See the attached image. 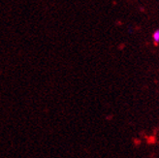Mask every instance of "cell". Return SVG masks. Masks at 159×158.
I'll return each mask as SVG.
<instances>
[{"instance_id":"6da1fadb","label":"cell","mask_w":159,"mask_h":158,"mask_svg":"<svg viewBox=\"0 0 159 158\" xmlns=\"http://www.w3.org/2000/svg\"><path fill=\"white\" fill-rule=\"evenodd\" d=\"M152 41L154 44H159V28L154 30V32L152 33Z\"/></svg>"}]
</instances>
